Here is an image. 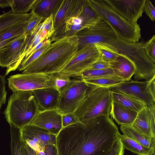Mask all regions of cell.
Returning a JSON list of instances; mask_svg holds the SVG:
<instances>
[{"instance_id":"obj_1","label":"cell","mask_w":155,"mask_h":155,"mask_svg":"<svg viewBox=\"0 0 155 155\" xmlns=\"http://www.w3.org/2000/svg\"><path fill=\"white\" fill-rule=\"evenodd\" d=\"M120 134L110 117L77 123L63 128L57 135L58 155H108Z\"/></svg>"},{"instance_id":"obj_2","label":"cell","mask_w":155,"mask_h":155,"mask_svg":"<svg viewBox=\"0 0 155 155\" xmlns=\"http://www.w3.org/2000/svg\"><path fill=\"white\" fill-rule=\"evenodd\" d=\"M78 39V51L89 44H99L112 51L127 56L134 64V80H148L155 74V63L147 57L142 48L145 42L133 43L118 37L110 26L101 18L96 24L83 29L76 35Z\"/></svg>"},{"instance_id":"obj_3","label":"cell","mask_w":155,"mask_h":155,"mask_svg":"<svg viewBox=\"0 0 155 155\" xmlns=\"http://www.w3.org/2000/svg\"><path fill=\"white\" fill-rule=\"evenodd\" d=\"M78 46L76 35L65 36L55 41L22 74L50 75L59 72L73 59Z\"/></svg>"},{"instance_id":"obj_4","label":"cell","mask_w":155,"mask_h":155,"mask_svg":"<svg viewBox=\"0 0 155 155\" xmlns=\"http://www.w3.org/2000/svg\"><path fill=\"white\" fill-rule=\"evenodd\" d=\"M40 110L32 91H19L9 97L4 114L10 125L21 129L30 124Z\"/></svg>"},{"instance_id":"obj_5","label":"cell","mask_w":155,"mask_h":155,"mask_svg":"<svg viewBox=\"0 0 155 155\" xmlns=\"http://www.w3.org/2000/svg\"><path fill=\"white\" fill-rule=\"evenodd\" d=\"M90 6L97 14L108 24L120 38L131 42L141 38L140 25H133L115 12L104 0H89Z\"/></svg>"},{"instance_id":"obj_6","label":"cell","mask_w":155,"mask_h":155,"mask_svg":"<svg viewBox=\"0 0 155 155\" xmlns=\"http://www.w3.org/2000/svg\"><path fill=\"white\" fill-rule=\"evenodd\" d=\"M112 102L111 91L109 88L95 87L74 113L80 122L101 116L110 117Z\"/></svg>"},{"instance_id":"obj_7","label":"cell","mask_w":155,"mask_h":155,"mask_svg":"<svg viewBox=\"0 0 155 155\" xmlns=\"http://www.w3.org/2000/svg\"><path fill=\"white\" fill-rule=\"evenodd\" d=\"M95 87L82 79H71L60 92L56 110L61 115L74 113L87 94Z\"/></svg>"},{"instance_id":"obj_8","label":"cell","mask_w":155,"mask_h":155,"mask_svg":"<svg viewBox=\"0 0 155 155\" xmlns=\"http://www.w3.org/2000/svg\"><path fill=\"white\" fill-rule=\"evenodd\" d=\"M155 78L139 81L130 80L108 87L111 91L121 93L145 103L147 106L155 108Z\"/></svg>"},{"instance_id":"obj_9","label":"cell","mask_w":155,"mask_h":155,"mask_svg":"<svg viewBox=\"0 0 155 155\" xmlns=\"http://www.w3.org/2000/svg\"><path fill=\"white\" fill-rule=\"evenodd\" d=\"M90 5L89 0H63L53 18L54 31L50 38L51 42L65 37V22L78 15L85 7Z\"/></svg>"},{"instance_id":"obj_10","label":"cell","mask_w":155,"mask_h":155,"mask_svg":"<svg viewBox=\"0 0 155 155\" xmlns=\"http://www.w3.org/2000/svg\"><path fill=\"white\" fill-rule=\"evenodd\" d=\"M100 58L96 46L94 44L88 45L77 51L73 59L59 73L74 78L89 68Z\"/></svg>"},{"instance_id":"obj_11","label":"cell","mask_w":155,"mask_h":155,"mask_svg":"<svg viewBox=\"0 0 155 155\" xmlns=\"http://www.w3.org/2000/svg\"><path fill=\"white\" fill-rule=\"evenodd\" d=\"M7 80L9 88L13 92L19 91H33L45 88L56 89L50 75L41 74H18Z\"/></svg>"},{"instance_id":"obj_12","label":"cell","mask_w":155,"mask_h":155,"mask_svg":"<svg viewBox=\"0 0 155 155\" xmlns=\"http://www.w3.org/2000/svg\"><path fill=\"white\" fill-rule=\"evenodd\" d=\"M26 37L24 34L3 47L0 52V66L6 68L5 76L18 69L24 51Z\"/></svg>"},{"instance_id":"obj_13","label":"cell","mask_w":155,"mask_h":155,"mask_svg":"<svg viewBox=\"0 0 155 155\" xmlns=\"http://www.w3.org/2000/svg\"><path fill=\"white\" fill-rule=\"evenodd\" d=\"M115 12L133 25L142 17L145 0H104Z\"/></svg>"},{"instance_id":"obj_14","label":"cell","mask_w":155,"mask_h":155,"mask_svg":"<svg viewBox=\"0 0 155 155\" xmlns=\"http://www.w3.org/2000/svg\"><path fill=\"white\" fill-rule=\"evenodd\" d=\"M100 18L90 6H87L77 15L65 22V36L76 35L79 31L95 25Z\"/></svg>"},{"instance_id":"obj_15","label":"cell","mask_w":155,"mask_h":155,"mask_svg":"<svg viewBox=\"0 0 155 155\" xmlns=\"http://www.w3.org/2000/svg\"><path fill=\"white\" fill-rule=\"evenodd\" d=\"M22 141H33L43 148L48 145L56 147L57 135L48 131L30 124L20 129Z\"/></svg>"},{"instance_id":"obj_16","label":"cell","mask_w":155,"mask_h":155,"mask_svg":"<svg viewBox=\"0 0 155 155\" xmlns=\"http://www.w3.org/2000/svg\"><path fill=\"white\" fill-rule=\"evenodd\" d=\"M61 116L56 109L41 110L30 124L46 130L57 136L63 128Z\"/></svg>"},{"instance_id":"obj_17","label":"cell","mask_w":155,"mask_h":155,"mask_svg":"<svg viewBox=\"0 0 155 155\" xmlns=\"http://www.w3.org/2000/svg\"><path fill=\"white\" fill-rule=\"evenodd\" d=\"M155 108L146 106L137 113L136 118L130 125L139 133L155 137Z\"/></svg>"},{"instance_id":"obj_18","label":"cell","mask_w":155,"mask_h":155,"mask_svg":"<svg viewBox=\"0 0 155 155\" xmlns=\"http://www.w3.org/2000/svg\"><path fill=\"white\" fill-rule=\"evenodd\" d=\"M32 91L41 110L56 109L60 94L58 90L45 88Z\"/></svg>"},{"instance_id":"obj_19","label":"cell","mask_w":155,"mask_h":155,"mask_svg":"<svg viewBox=\"0 0 155 155\" xmlns=\"http://www.w3.org/2000/svg\"><path fill=\"white\" fill-rule=\"evenodd\" d=\"M114 74L125 81L131 80L134 75L135 68L132 61L127 56L119 54L112 61L109 63Z\"/></svg>"},{"instance_id":"obj_20","label":"cell","mask_w":155,"mask_h":155,"mask_svg":"<svg viewBox=\"0 0 155 155\" xmlns=\"http://www.w3.org/2000/svg\"><path fill=\"white\" fill-rule=\"evenodd\" d=\"M63 0H35L31 12L42 18L44 21L51 15L54 17Z\"/></svg>"},{"instance_id":"obj_21","label":"cell","mask_w":155,"mask_h":155,"mask_svg":"<svg viewBox=\"0 0 155 155\" xmlns=\"http://www.w3.org/2000/svg\"><path fill=\"white\" fill-rule=\"evenodd\" d=\"M138 112L112 101L110 115L119 125H131Z\"/></svg>"},{"instance_id":"obj_22","label":"cell","mask_w":155,"mask_h":155,"mask_svg":"<svg viewBox=\"0 0 155 155\" xmlns=\"http://www.w3.org/2000/svg\"><path fill=\"white\" fill-rule=\"evenodd\" d=\"M120 129L123 135L134 140L143 146L155 148V137L142 134L129 125H121Z\"/></svg>"},{"instance_id":"obj_23","label":"cell","mask_w":155,"mask_h":155,"mask_svg":"<svg viewBox=\"0 0 155 155\" xmlns=\"http://www.w3.org/2000/svg\"><path fill=\"white\" fill-rule=\"evenodd\" d=\"M111 94L113 101L138 112L147 106L144 102L129 95L112 91Z\"/></svg>"},{"instance_id":"obj_24","label":"cell","mask_w":155,"mask_h":155,"mask_svg":"<svg viewBox=\"0 0 155 155\" xmlns=\"http://www.w3.org/2000/svg\"><path fill=\"white\" fill-rule=\"evenodd\" d=\"M32 15L31 12L26 14H14L11 10L0 15V33L13 25L25 21Z\"/></svg>"},{"instance_id":"obj_25","label":"cell","mask_w":155,"mask_h":155,"mask_svg":"<svg viewBox=\"0 0 155 155\" xmlns=\"http://www.w3.org/2000/svg\"><path fill=\"white\" fill-rule=\"evenodd\" d=\"M119 137L124 149L129 150L137 155H149L155 148L147 147L142 145L134 140L123 135Z\"/></svg>"},{"instance_id":"obj_26","label":"cell","mask_w":155,"mask_h":155,"mask_svg":"<svg viewBox=\"0 0 155 155\" xmlns=\"http://www.w3.org/2000/svg\"><path fill=\"white\" fill-rule=\"evenodd\" d=\"M10 126L11 155H27L24 147L20 129Z\"/></svg>"},{"instance_id":"obj_27","label":"cell","mask_w":155,"mask_h":155,"mask_svg":"<svg viewBox=\"0 0 155 155\" xmlns=\"http://www.w3.org/2000/svg\"><path fill=\"white\" fill-rule=\"evenodd\" d=\"M83 80L87 84L95 87H107L125 81L124 79L116 75Z\"/></svg>"},{"instance_id":"obj_28","label":"cell","mask_w":155,"mask_h":155,"mask_svg":"<svg viewBox=\"0 0 155 155\" xmlns=\"http://www.w3.org/2000/svg\"><path fill=\"white\" fill-rule=\"evenodd\" d=\"M51 42V39L49 38L46 40L45 43L41 47L34 53L29 54L27 57L24 58L19 65L18 70L21 71L26 69L49 47Z\"/></svg>"},{"instance_id":"obj_29","label":"cell","mask_w":155,"mask_h":155,"mask_svg":"<svg viewBox=\"0 0 155 155\" xmlns=\"http://www.w3.org/2000/svg\"><path fill=\"white\" fill-rule=\"evenodd\" d=\"M115 75L112 69L110 68L101 70L87 69L81 73L74 78L86 79L95 78Z\"/></svg>"},{"instance_id":"obj_30","label":"cell","mask_w":155,"mask_h":155,"mask_svg":"<svg viewBox=\"0 0 155 155\" xmlns=\"http://www.w3.org/2000/svg\"><path fill=\"white\" fill-rule=\"evenodd\" d=\"M35 0H12L11 11L14 14H26L31 10Z\"/></svg>"},{"instance_id":"obj_31","label":"cell","mask_w":155,"mask_h":155,"mask_svg":"<svg viewBox=\"0 0 155 155\" xmlns=\"http://www.w3.org/2000/svg\"><path fill=\"white\" fill-rule=\"evenodd\" d=\"M25 22L13 25L0 33V42L24 34Z\"/></svg>"},{"instance_id":"obj_32","label":"cell","mask_w":155,"mask_h":155,"mask_svg":"<svg viewBox=\"0 0 155 155\" xmlns=\"http://www.w3.org/2000/svg\"><path fill=\"white\" fill-rule=\"evenodd\" d=\"M32 13L31 16L25 22L24 35L26 37L31 35L41 21H44L42 18Z\"/></svg>"},{"instance_id":"obj_33","label":"cell","mask_w":155,"mask_h":155,"mask_svg":"<svg viewBox=\"0 0 155 155\" xmlns=\"http://www.w3.org/2000/svg\"><path fill=\"white\" fill-rule=\"evenodd\" d=\"M50 75L54 81L56 89L60 93L67 86L71 80L70 77L63 75L59 72Z\"/></svg>"},{"instance_id":"obj_34","label":"cell","mask_w":155,"mask_h":155,"mask_svg":"<svg viewBox=\"0 0 155 155\" xmlns=\"http://www.w3.org/2000/svg\"><path fill=\"white\" fill-rule=\"evenodd\" d=\"M94 45L99 51L101 59L109 63L114 60L119 54L112 51L100 44H96Z\"/></svg>"},{"instance_id":"obj_35","label":"cell","mask_w":155,"mask_h":155,"mask_svg":"<svg viewBox=\"0 0 155 155\" xmlns=\"http://www.w3.org/2000/svg\"><path fill=\"white\" fill-rule=\"evenodd\" d=\"M149 58L155 63V35L143 44L142 47Z\"/></svg>"},{"instance_id":"obj_36","label":"cell","mask_w":155,"mask_h":155,"mask_svg":"<svg viewBox=\"0 0 155 155\" xmlns=\"http://www.w3.org/2000/svg\"><path fill=\"white\" fill-rule=\"evenodd\" d=\"M62 127L80 122L74 113H70L62 114Z\"/></svg>"},{"instance_id":"obj_37","label":"cell","mask_w":155,"mask_h":155,"mask_svg":"<svg viewBox=\"0 0 155 155\" xmlns=\"http://www.w3.org/2000/svg\"><path fill=\"white\" fill-rule=\"evenodd\" d=\"M5 87V76L0 75V112L2 105L6 102L7 92Z\"/></svg>"},{"instance_id":"obj_38","label":"cell","mask_w":155,"mask_h":155,"mask_svg":"<svg viewBox=\"0 0 155 155\" xmlns=\"http://www.w3.org/2000/svg\"><path fill=\"white\" fill-rule=\"evenodd\" d=\"M143 12L150 19L153 21L155 20V8L151 2L149 0H145Z\"/></svg>"},{"instance_id":"obj_39","label":"cell","mask_w":155,"mask_h":155,"mask_svg":"<svg viewBox=\"0 0 155 155\" xmlns=\"http://www.w3.org/2000/svg\"><path fill=\"white\" fill-rule=\"evenodd\" d=\"M53 16L51 15L44 20V30L47 31L49 38L51 36L54 31L53 24Z\"/></svg>"},{"instance_id":"obj_40","label":"cell","mask_w":155,"mask_h":155,"mask_svg":"<svg viewBox=\"0 0 155 155\" xmlns=\"http://www.w3.org/2000/svg\"><path fill=\"white\" fill-rule=\"evenodd\" d=\"M124 150L119 137L115 142L112 150L108 155H124Z\"/></svg>"},{"instance_id":"obj_41","label":"cell","mask_w":155,"mask_h":155,"mask_svg":"<svg viewBox=\"0 0 155 155\" xmlns=\"http://www.w3.org/2000/svg\"><path fill=\"white\" fill-rule=\"evenodd\" d=\"M110 68L109 63L101 60L100 58L87 69L101 70Z\"/></svg>"},{"instance_id":"obj_42","label":"cell","mask_w":155,"mask_h":155,"mask_svg":"<svg viewBox=\"0 0 155 155\" xmlns=\"http://www.w3.org/2000/svg\"><path fill=\"white\" fill-rule=\"evenodd\" d=\"M39 153L40 155H58L56 147L51 145L45 146L43 150Z\"/></svg>"},{"instance_id":"obj_43","label":"cell","mask_w":155,"mask_h":155,"mask_svg":"<svg viewBox=\"0 0 155 155\" xmlns=\"http://www.w3.org/2000/svg\"><path fill=\"white\" fill-rule=\"evenodd\" d=\"M23 143L24 147L27 155H40L38 153L31 148L25 142H23Z\"/></svg>"},{"instance_id":"obj_44","label":"cell","mask_w":155,"mask_h":155,"mask_svg":"<svg viewBox=\"0 0 155 155\" xmlns=\"http://www.w3.org/2000/svg\"><path fill=\"white\" fill-rule=\"evenodd\" d=\"M12 0H0V7H10Z\"/></svg>"},{"instance_id":"obj_45","label":"cell","mask_w":155,"mask_h":155,"mask_svg":"<svg viewBox=\"0 0 155 155\" xmlns=\"http://www.w3.org/2000/svg\"><path fill=\"white\" fill-rule=\"evenodd\" d=\"M18 37V36L12 38H10V39H9L8 40H6V41H3L0 42V52L1 51V50L2 49L3 47H4L5 45H6L7 44L11 42H12V41H13V40H14Z\"/></svg>"},{"instance_id":"obj_46","label":"cell","mask_w":155,"mask_h":155,"mask_svg":"<svg viewBox=\"0 0 155 155\" xmlns=\"http://www.w3.org/2000/svg\"><path fill=\"white\" fill-rule=\"evenodd\" d=\"M149 155H155V150H153Z\"/></svg>"}]
</instances>
